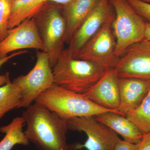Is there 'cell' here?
<instances>
[{"instance_id": "obj_1", "label": "cell", "mask_w": 150, "mask_h": 150, "mask_svg": "<svg viewBox=\"0 0 150 150\" xmlns=\"http://www.w3.org/2000/svg\"><path fill=\"white\" fill-rule=\"evenodd\" d=\"M22 117L27 128L24 134L30 142L40 150H69L67 122L35 101L26 108Z\"/></svg>"}, {"instance_id": "obj_2", "label": "cell", "mask_w": 150, "mask_h": 150, "mask_svg": "<svg viewBox=\"0 0 150 150\" xmlns=\"http://www.w3.org/2000/svg\"><path fill=\"white\" fill-rule=\"evenodd\" d=\"M52 70L55 84L80 94L88 91L108 71L93 62L74 58L67 48L61 52Z\"/></svg>"}, {"instance_id": "obj_3", "label": "cell", "mask_w": 150, "mask_h": 150, "mask_svg": "<svg viewBox=\"0 0 150 150\" xmlns=\"http://www.w3.org/2000/svg\"><path fill=\"white\" fill-rule=\"evenodd\" d=\"M35 101L66 121L76 117L96 116L108 111L116 112L100 107L83 95L70 91L55 83L42 93Z\"/></svg>"}, {"instance_id": "obj_4", "label": "cell", "mask_w": 150, "mask_h": 150, "mask_svg": "<svg viewBox=\"0 0 150 150\" xmlns=\"http://www.w3.org/2000/svg\"><path fill=\"white\" fill-rule=\"evenodd\" d=\"M115 12L112 28L115 55L121 57L129 46L145 39L146 22L126 0H110Z\"/></svg>"}, {"instance_id": "obj_5", "label": "cell", "mask_w": 150, "mask_h": 150, "mask_svg": "<svg viewBox=\"0 0 150 150\" xmlns=\"http://www.w3.org/2000/svg\"><path fill=\"white\" fill-rule=\"evenodd\" d=\"M35 16H37L34 18L44 46L43 51L48 55L53 69L64 50L67 30L64 16L55 7L48 8Z\"/></svg>"}, {"instance_id": "obj_6", "label": "cell", "mask_w": 150, "mask_h": 150, "mask_svg": "<svg viewBox=\"0 0 150 150\" xmlns=\"http://www.w3.org/2000/svg\"><path fill=\"white\" fill-rule=\"evenodd\" d=\"M115 16H111L74 57L93 62L107 71L113 69L119 58L115 54V40L112 25Z\"/></svg>"}, {"instance_id": "obj_7", "label": "cell", "mask_w": 150, "mask_h": 150, "mask_svg": "<svg viewBox=\"0 0 150 150\" xmlns=\"http://www.w3.org/2000/svg\"><path fill=\"white\" fill-rule=\"evenodd\" d=\"M36 59L35 66L27 74L19 76L13 81L21 89L22 99L19 108H26L32 104L54 83L48 55L43 51H38Z\"/></svg>"}, {"instance_id": "obj_8", "label": "cell", "mask_w": 150, "mask_h": 150, "mask_svg": "<svg viewBox=\"0 0 150 150\" xmlns=\"http://www.w3.org/2000/svg\"><path fill=\"white\" fill-rule=\"evenodd\" d=\"M66 122L68 130L83 132L87 136L83 144L72 146L75 150H113L115 144L120 139L118 134L97 121L95 116L71 118Z\"/></svg>"}, {"instance_id": "obj_9", "label": "cell", "mask_w": 150, "mask_h": 150, "mask_svg": "<svg viewBox=\"0 0 150 150\" xmlns=\"http://www.w3.org/2000/svg\"><path fill=\"white\" fill-rule=\"evenodd\" d=\"M118 78L150 80V41L144 39L129 46L112 69Z\"/></svg>"}, {"instance_id": "obj_10", "label": "cell", "mask_w": 150, "mask_h": 150, "mask_svg": "<svg viewBox=\"0 0 150 150\" xmlns=\"http://www.w3.org/2000/svg\"><path fill=\"white\" fill-rule=\"evenodd\" d=\"M28 48L44 50L34 17L26 19L17 26L8 30L6 36L0 42V58L14 51Z\"/></svg>"}, {"instance_id": "obj_11", "label": "cell", "mask_w": 150, "mask_h": 150, "mask_svg": "<svg viewBox=\"0 0 150 150\" xmlns=\"http://www.w3.org/2000/svg\"><path fill=\"white\" fill-rule=\"evenodd\" d=\"M110 0H99L93 10L83 22L73 35L68 50L74 58L91 38L113 15Z\"/></svg>"}, {"instance_id": "obj_12", "label": "cell", "mask_w": 150, "mask_h": 150, "mask_svg": "<svg viewBox=\"0 0 150 150\" xmlns=\"http://www.w3.org/2000/svg\"><path fill=\"white\" fill-rule=\"evenodd\" d=\"M82 95L100 107L121 114L118 110L120 105L118 78L112 69L107 71L93 86Z\"/></svg>"}, {"instance_id": "obj_13", "label": "cell", "mask_w": 150, "mask_h": 150, "mask_svg": "<svg viewBox=\"0 0 150 150\" xmlns=\"http://www.w3.org/2000/svg\"><path fill=\"white\" fill-rule=\"evenodd\" d=\"M120 105L118 110L126 116L139 106L150 88V80L132 78H118Z\"/></svg>"}, {"instance_id": "obj_14", "label": "cell", "mask_w": 150, "mask_h": 150, "mask_svg": "<svg viewBox=\"0 0 150 150\" xmlns=\"http://www.w3.org/2000/svg\"><path fill=\"white\" fill-rule=\"evenodd\" d=\"M95 117L97 121L121 135L125 141L137 144L143 138L144 134L134 122L125 115L118 112L108 111Z\"/></svg>"}, {"instance_id": "obj_15", "label": "cell", "mask_w": 150, "mask_h": 150, "mask_svg": "<svg viewBox=\"0 0 150 150\" xmlns=\"http://www.w3.org/2000/svg\"><path fill=\"white\" fill-rule=\"evenodd\" d=\"M99 0H74L65 7L67 30L65 43L69 44L75 33L93 10Z\"/></svg>"}, {"instance_id": "obj_16", "label": "cell", "mask_w": 150, "mask_h": 150, "mask_svg": "<svg viewBox=\"0 0 150 150\" xmlns=\"http://www.w3.org/2000/svg\"><path fill=\"white\" fill-rule=\"evenodd\" d=\"M24 123L23 118L18 116L13 118L8 125L0 127V132L6 134L0 142V150H11L16 145L29 144L30 142L23 131Z\"/></svg>"}, {"instance_id": "obj_17", "label": "cell", "mask_w": 150, "mask_h": 150, "mask_svg": "<svg viewBox=\"0 0 150 150\" xmlns=\"http://www.w3.org/2000/svg\"><path fill=\"white\" fill-rule=\"evenodd\" d=\"M40 0H14L12 2L11 11L8 28L11 29L26 19L33 17L43 7Z\"/></svg>"}, {"instance_id": "obj_18", "label": "cell", "mask_w": 150, "mask_h": 150, "mask_svg": "<svg viewBox=\"0 0 150 150\" xmlns=\"http://www.w3.org/2000/svg\"><path fill=\"white\" fill-rule=\"evenodd\" d=\"M22 99L21 89L10 80L0 86V120L7 112L19 108Z\"/></svg>"}, {"instance_id": "obj_19", "label": "cell", "mask_w": 150, "mask_h": 150, "mask_svg": "<svg viewBox=\"0 0 150 150\" xmlns=\"http://www.w3.org/2000/svg\"><path fill=\"white\" fill-rule=\"evenodd\" d=\"M143 134L150 133V88L139 106L126 114Z\"/></svg>"}, {"instance_id": "obj_20", "label": "cell", "mask_w": 150, "mask_h": 150, "mask_svg": "<svg viewBox=\"0 0 150 150\" xmlns=\"http://www.w3.org/2000/svg\"><path fill=\"white\" fill-rule=\"evenodd\" d=\"M12 2L11 0H0V42L4 39L7 34Z\"/></svg>"}, {"instance_id": "obj_21", "label": "cell", "mask_w": 150, "mask_h": 150, "mask_svg": "<svg viewBox=\"0 0 150 150\" xmlns=\"http://www.w3.org/2000/svg\"><path fill=\"white\" fill-rule=\"evenodd\" d=\"M138 14L150 23V3L140 0H126Z\"/></svg>"}, {"instance_id": "obj_22", "label": "cell", "mask_w": 150, "mask_h": 150, "mask_svg": "<svg viewBox=\"0 0 150 150\" xmlns=\"http://www.w3.org/2000/svg\"><path fill=\"white\" fill-rule=\"evenodd\" d=\"M27 53V51L26 50H21V51L12 53L9 56H7L4 58H0V68L4 64H5L14 57ZM10 80V79L9 73L7 72L5 74L0 75V86L4 85Z\"/></svg>"}, {"instance_id": "obj_23", "label": "cell", "mask_w": 150, "mask_h": 150, "mask_svg": "<svg viewBox=\"0 0 150 150\" xmlns=\"http://www.w3.org/2000/svg\"><path fill=\"white\" fill-rule=\"evenodd\" d=\"M137 147L138 144L120 139L115 144L113 150H137Z\"/></svg>"}, {"instance_id": "obj_24", "label": "cell", "mask_w": 150, "mask_h": 150, "mask_svg": "<svg viewBox=\"0 0 150 150\" xmlns=\"http://www.w3.org/2000/svg\"><path fill=\"white\" fill-rule=\"evenodd\" d=\"M137 150H150V133L144 134L141 142L138 144Z\"/></svg>"}, {"instance_id": "obj_25", "label": "cell", "mask_w": 150, "mask_h": 150, "mask_svg": "<svg viewBox=\"0 0 150 150\" xmlns=\"http://www.w3.org/2000/svg\"><path fill=\"white\" fill-rule=\"evenodd\" d=\"M74 1V0H40V2L43 4H44L47 2H53L60 4L63 5L65 6H66L69 5Z\"/></svg>"}, {"instance_id": "obj_26", "label": "cell", "mask_w": 150, "mask_h": 150, "mask_svg": "<svg viewBox=\"0 0 150 150\" xmlns=\"http://www.w3.org/2000/svg\"><path fill=\"white\" fill-rule=\"evenodd\" d=\"M145 39L150 41V23L146 22L145 32Z\"/></svg>"}, {"instance_id": "obj_27", "label": "cell", "mask_w": 150, "mask_h": 150, "mask_svg": "<svg viewBox=\"0 0 150 150\" xmlns=\"http://www.w3.org/2000/svg\"><path fill=\"white\" fill-rule=\"evenodd\" d=\"M140 1L144 2L150 3V0H140Z\"/></svg>"}, {"instance_id": "obj_28", "label": "cell", "mask_w": 150, "mask_h": 150, "mask_svg": "<svg viewBox=\"0 0 150 150\" xmlns=\"http://www.w3.org/2000/svg\"><path fill=\"white\" fill-rule=\"evenodd\" d=\"M12 1H14V0H11Z\"/></svg>"}, {"instance_id": "obj_29", "label": "cell", "mask_w": 150, "mask_h": 150, "mask_svg": "<svg viewBox=\"0 0 150 150\" xmlns=\"http://www.w3.org/2000/svg\"></svg>"}]
</instances>
